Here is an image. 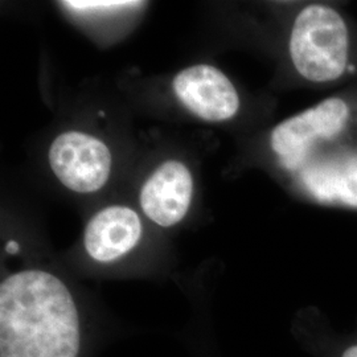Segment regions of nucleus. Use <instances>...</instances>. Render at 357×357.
I'll use <instances>...</instances> for the list:
<instances>
[{"label":"nucleus","mask_w":357,"mask_h":357,"mask_svg":"<svg viewBox=\"0 0 357 357\" xmlns=\"http://www.w3.org/2000/svg\"><path fill=\"white\" fill-rule=\"evenodd\" d=\"M79 319L53 274L24 270L0 284V357H77Z\"/></svg>","instance_id":"f257e3e1"},{"label":"nucleus","mask_w":357,"mask_h":357,"mask_svg":"<svg viewBox=\"0 0 357 357\" xmlns=\"http://www.w3.org/2000/svg\"><path fill=\"white\" fill-rule=\"evenodd\" d=\"M348 29L331 7L307 6L294 22L290 56L295 69L312 82L337 79L348 64Z\"/></svg>","instance_id":"f03ea898"},{"label":"nucleus","mask_w":357,"mask_h":357,"mask_svg":"<svg viewBox=\"0 0 357 357\" xmlns=\"http://www.w3.org/2000/svg\"><path fill=\"white\" fill-rule=\"evenodd\" d=\"M349 107L340 98H328L280 123L271 132V149L282 166L296 171L305 166L311 149L337 135L347 123Z\"/></svg>","instance_id":"7ed1b4c3"},{"label":"nucleus","mask_w":357,"mask_h":357,"mask_svg":"<svg viewBox=\"0 0 357 357\" xmlns=\"http://www.w3.org/2000/svg\"><path fill=\"white\" fill-rule=\"evenodd\" d=\"M50 166L66 188L77 193H93L107 183L112 171V153L96 137L66 131L50 149Z\"/></svg>","instance_id":"20e7f679"},{"label":"nucleus","mask_w":357,"mask_h":357,"mask_svg":"<svg viewBox=\"0 0 357 357\" xmlns=\"http://www.w3.org/2000/svg\"><path fill=\"white\" fill-rule=\"evenodd\" d=\"M172 88L185 109L208 122L228 121L240 109V97L234 85L211 65L183 69L174 78Z\"/></svg>","instance_id":"39448f33"},{"label":"nucleus","mask_w":357,"mask_h":357,"mask_svg":"<svg viewBox=\"0 0 357 357\" xmlns=\"http://www.w3.org/2000/svg\"><path fill=\"white\" fill-rule=\"evenodd\" d=\"M193 178L190 168L178 160L158 167L141 190V206L155 224L169 228L180 222L191 206Z\"/></svg>","instance_id":"423d86ee"},{"label":"nucleus","mask_w":357,"mask_h":357,"mask_svg":"<svg viewBox=\"0 0 357 357\" xmlns=\"http://www.w3.org/2000/svg\"><path fill=\"white\" fill-rule=\"evenodd\" d=\"M142 222L128 206H107L93 217L85 229L88 255L98 262H112L132 250L139 243Z\"/></svg>","instance_id":"0eeeda50"},{"label":"nucleus","mask_w":357,"mask_h":357,"mask_svg":"<svg viewBox=\"0 0 357 357\" xmlns=\"http://www.w3.org/2000/svg\"><path fill=\"white\" fill-rule=\"evenodd\" d=\"M301 178L307 191L321 203L339 202L357 208V159L347 165L303 167Z\"/></svg>","instance_id":"6e6552de"},{"label":"nucleus","mask_w":357,"mask_h":357,"mask_svg":"<svg viewBox=\"0 0 357 357\" xmlns=\"http://www.w3.org/2000/svg\"><path fill=\"white\" fill-rule=\"evenodd\" d=\"M61 4L66 6L68 8L77 10V11H113V10H122L128 7H134L141 4L139 1H100V0H91V1H85V0H70V1H63Z\"/></svg>","instance_id":"1a4fd4ad"},{"label":"nucleus","mask_w":357,"mask_h":357,"mask_svg":"<svg viewBox=\"0 0 357 357\" xmlns=\"http://www.w3.org/2000/svg\"><path fill=\"white\" fill-rule=\"evenodd\" d=\"M342 357H357V345L349 347Z\"/></svg>","instance_id":"9d476101"},{"label":"nucleus","mask_w":357,"mask_h":357,"mask_svg":"<svg viewBox=\"0 0 357 357\" xmlns=\"http://www.w3.org/2000/svg\"><path fill=\"white\" fill-rule=\"evenodd\" d=\"M6 249H7V252H8V253H16V252H17V249H19V245L11 241V243H8Z\"/></svg>","instance_id":"9b49d317"}]
</instances>
